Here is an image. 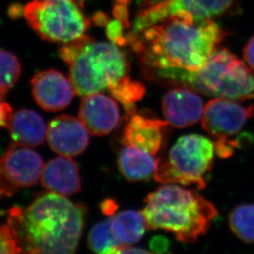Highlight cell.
Listing matches in <instances>:
<instances>
[{
  "label": "cell",
  "mask_w": 254,
  "mask_h": 254,
  "mask_svg": "<svg viewBox=\"0 0 254 254\" xmlns=\"http://www.w3.org/2000/svg\"><path fill=\"white\" fill-rule=\"evenodd\" d=\"M12 114V107L5 102V96L0 94V127L7 128Z\"/></svg>",
  "instance_id": "484cf974"
},
{
  "label": "cell",
  "mask_w": 254,
  "mask_h": 254,
  "mask_svg": "<svg viewBox=\"0 0 254 254\" xmlns=\"http://www.w3.org/2000/svg\"><path fill=\"white\" fill-rule=\"evenodd\" d=\"M123 23L118 20H114L108 23L107 33L108 38L113 42V44L123 46L127 43V38L123 35Z\"/></svg>",
  "instance_id": "d4e9b609"
},
{
  "label": "cell",
  "mask_w": 254,
  "mask_h": 254,
  "mask_svg": "<svg viewBox=\"0 0 254 254\" xmlns=\"http://www.w3.org/2000/svg\"><path fill=\"white\" fill-rule=\"evenodd\" d=\"M22 74V64L13 53L0 49V94L6 96Z\"/></svg>",
  "instance_id": "603a6c76"
},
{
  "label": "cell",
  "mask_w": 254,
  "mask_h": 254,
  "mask_svg": "<svg viewBox=\"0 0 254 254\" xmlns=\"http://www.w3.org/2000/svg\"><path fill=\"white\" fill-rule=\"evenodd\" d=\"M78 118L89 134L103 136L110 134L120 123V111L114 99L102 93L83 97Z\"/></svg>",
  "instance_id": "4fadbf2b"
},
{
  "label": "cell",
  "mask_w": 254,
  "mask_h": 254,
  "mask_svg": "<svg viewBox=\"0 0 254 254\" xmlns=\"http://www.w3.org/2000/svg\"><path fill=\"white\" fill-rule=\"evenodd\" d=\"M112 254H159L156 253L149 252L148 250L139 248L132 247L130 245L128 246H122L115 252Z\"/></svg>",
  "instance_id": "f1b7e54d"
},
{
  "label": "cell",
  "mask_w": 254,
  "mask_h": 254,
  "mask_svg": "<svg viewBox=\"0 0 254 254\" xmlns=\"http://www.w3.org/2000/svg\"><path fill=\"white\" fill-rule=\"evenodd\" d=\"M169 124L167 121L134 114L123 130V144L156 155L161 149Z\"/></svg>",
  "instance_id": "9a60e30c"
},
{
  "label": "cell",
  "mask_w": 254,
  "mask_h": 254,
  "mask_svg": "<svg viewBox=\"0 0 254 254\" xmlns=\"http://www.w3.org/2000/svg\"><path fill=\"white\" fill-rule=\"evenodd\" d=\"M0 254H20L17 243L7 225H0Z\"/></svg>",
  "instance_id": "cb8c5ba5"
},
{
  "label": "cell",
  "mask_w": 254,
  "mask_h": 254,
  "mask_svg": "<svg viewBox=\"0 0 254 254\" xmlns=\"http://www.w3.org/2000/svg\"><path fill=\"white\" fill-rule=\"evenodd\" d=\"M225 37L212 19L197 20L177 13L144 30L130 40L134 51L149 68L196 71Z\"/></svg>",
  "instance_id": "7a4b0ae2"
},
{
  "label": "cell",
  "mask_w": 254,
  "mask_h": 254,
  "mask_svg": "<svg viewBox=\"0 0 254 254\" xmlns=\"http://www.w3.org/2000/svg\"><path fill=\"white\" fill-rule=\"evenodd\" d=\"M144 201L142 213L148 229L172 233L177 240L186 244L205 235L219 215L210 200L178 184H164Z\"/></svg>",
  "instance_id": "3957f363"
},
{
  "label": "cell",
  "mask_w": 254,
  "mask_h": 254,
  "mask_svg": "<svg viewBox=\"0 0 254 254\" xmlns=\"http://www.w3.org/2000/svg\"><path fill=\"white\" fill-rule=\"evenodd\" d=\"M215 144L200 134L184 135L178 139L166 160L159 159L154 178L164 184L194 186L199 190L206 187L205 174L211 170Z\"/></svg>",
  "instance_id": "8992f818"
},
{
  "label": "cell",
  "mask_w": 254,
  "mask_h": 254,
  "mask_svg": "<svg viewBox=\"0 0 254 254\" xmlns=\"http://www.w3.org/2000/svg\"><path fill=\"white\" fill-rule=\"evenodd\" d=\"M60 57L68 65L69 79L81 97L110 89L127 77L128 63L113 43L83 36L62 45Z\"/></svg>",
  "instance_id": "277c9868"
},
{
  "label": "cell",
  "mask_w": 254,
  "mask_h": 254,
  "mask_svg": "<svg viewBox=\"0 0 254 254\" xmlns=\"http://www.w3.org/2000/svg\"><path fill=\"white\" fill-rule=\"evenodd\" d=\"M44 167L37 152L12 144L0 157V199L39 181Z\"/></svg>",
  "instance_id": "9c48e42d"
},
{
  "label": "cell",
  "mask_w": 254,
  "mask_h": 254,
  "mask_svg": "<svg viewBox=\"0 0 254 254\" xmlns=\"http://www.w3.org/2000/svg\"><path fill=\"white\" fill-rule=\"evenodd\" d=\"M108 219L113 235L122 246L139 242L148 229L143 213L138 210H123Z\"/></svg>",
  "instance_id": "d6986e66"
},
{
  "label": "cell",
  "mask_w": 254,
  "mask_h": 254,
  "mask_svg": "<svg viewBox=\"0 0 254 254\" xmlns=\"http://www.w3.org/2000/svg\"><path fill=\"white\" fill-rule=\"evenodd\" d=\"M40 180L45 189L65 197L80 192L82 187L78 165L70 157L62 155L45 164Z\"/></svg>",
  "instance_id": "2e32d148"
},
{
  "label": "cell",
  "mask_w": 254,
  "mask_h": 254,
  "mask_svg": "<svg viewBox=\"0 0 254 254\" xmlns=\"http://www.w3.org/2000/svg\"><path fill=\"white\" fill-rule=\"evenodd\" d=\"M118 207H119V205H118V201L113 198L105 199V200L102 201L100 205L102 213L103 215L109 218L115 215Z\"/></svg>",
  "instance_id": "4316f807"
},
{
  "label": "cell",
  "mask_w": 254,
  "mask_h": 254,
  "mask_svg": "<svg viewBox=\"0 0 254 254\" xmlns=\"http://www.w3.org/2000/svg\"><path fill=\"white\" fill-rule=\"evenodd\" d=\"M23 16L42 40L62 44L84 36L91 23L79 0H32Z\"/></svg>",
  "instance_id": "52a82bcc"
},
{
  "label": "cell",
  "mask_w": 254,
  "mask_h": 254,
  "mask_svg": "<svg viewBox=\"0 0 254 254\" xmlns=\"http://www.w3.org/2000/svg\"><path fill=\"white\" fill-rule=\"evenodd\" d=\"M31 85L36 103L47 112H59L67 108L76 93L70 79L56 69L36 73Z\"/></svg>",
  "instance_id": "8fae6325"
},
{
  "label": "cell",
  "mask_w": 254,
  "mask_h": 254,
  "mask_svg": "<svg viewBox=\"0 0 254 254\" xmlns=\"http://www.w3.org/2000/svg\"><path fill=\"white\" fill-rule=\"evenodd\" d=\"M159 162L155 155L129 145H126L121 150L118 159L121 174L130 182L150 179L155 174Z\"/></svg>",
  "instance_id": "ac0fdd59"
},
{
  "label": "cell",
  "mask_w": 254,
  "mask_h": 254,
  "mask_svg": "<svg viewBox=\"0 0 254 254\" xmlns=\"http://www.w3.org/2000/svg\"><path fill=\"white\" fill-rule=\"evenodd\" d=\"M228 222L236 237L247 244L254 243V204H241L233 208Z\"/></svg>",
  "instance_id": "ffe728a7"
},
{
  "label": "cell",
  "mask_w": 254,
  "mask_h": 254,
  "mask_svg": "<svg viewBox=\"0 0 254 254\" xmlns=\"http://www.w3.org/2000/svg\"><path fill=\"white\" fill-rule=\"evenodd\" d=\"M7 128L12 143L19 146H39L47 139V128L44 119L29 109H21L13 113Z\"/></svg>",
  "instance_id": "e0dca14e"
},
{
  "label": "cell",
  "mask_w": 254,
  "mask_h": 254,
  "mask_svg": "<svg viewBox=\"0 0 254 254\" xmlns=\"http://www.w3.org/2000/svg\"><path fill=\"white\" fill-rule=\"evenodd\" d=\"M24 14V7H22V5L14 3L9 7L8 10V15L12 18H18L22 15Z\"/></svg>",
  "instance_id": "f546056e"
},
{
  "label": "cell",
  "mask_w": 254,
  "mask_h": 254,
  "mask_svg": "<svg viewBox=\"0 0 254 254\" xmlns=\"http://www.w3.org/2000/svg\"><path fill=\"white\" fill-rule=\"evenodd\" d=\"M88 210L50 191L31 205L7 212V224L20 254H76Z\"/></svg>",
  "instance_id": "6da1fadb"
},
{
  "label": "cell",
  "mask_w": 254,
  "mask_h": 254,
  "mask_svg": "<svg viewBox=\"0 0 254 254\" xmlns=\"http://www.w3.org/2000/svg\"><path fill=\"white\" fill-rule=\"evenodd\" d=\"M254 115V104L244 106L235 100L216 98L208 102L202 116V127L220 140L234 136Z\"/></svg>",
  "instance_id": "30bf717a"
},
{
  "label": "cell",
  "mask_w": 254,
  "mask_h": 254,
  "mask_svg": "<svg viewBox=\"0 0 254 254\" xmlns=\"http://www.w3.org/2000/svg\"><path fill=\"white\" fill-rule=\"evenodd\" d=\"M204 103L200 96L190 88H176L165 94L162 110L167 122L178 128H185L202 118Z\"/></svg>",
  "instance_id": "5bb4252c"
},
{
  "label": "cell",
  "mask_w": 254,
  "mask_h": 254,
  "mask_svg": "<svg viewBox=\"0 0 254 254\" xmlns=\"http://www.w3.org/2000/svg\"><path fill=\"white\" fill-rule=\"evenodd\" d=\"M243 57L245 63L254 70V36L250 38L244 48Z\"/></svg>",
  "instance_id": "83f0119b"
},
{
  "label": "cell",
  "mask_w": 254,
  "mask_h": 254,
  "mask_svg": "<svg viewBox=\"0 0 254 254\" xmlns=\"http://www.w3.org/2000/svg\"><path fill=\"white\" fill-rule=\"evenodd\" d=\"M47 139L50 148L59 155L77 156L88 148L89 132L79 119L61 115L49 123Z\"/></svg>",
  "instance_id": "7c38bea8"
},
{
  "label": "cell",
  "mask_w": 254,
  "mask_h": 254,
  "mask_svg": "<svg viewBox=\"0 0 254 254\" xmlns=\"http://www.w3.org/2000/svg\"><path fill=\"white\" fill-rule=\"evenodd\" d=\"M88 245L95 254H112L122 247L113 235L109 220L93 225L88 234Z\"/></svg>",
  "instance_id": "44dd1931"
},
{
  "label": "cell",
  "mask_w": 254,
  "mask_h": 254,
  "mask_svg": "<svg viewBox=\"0 0 254 254\" xmlns=\"http://www.w3.org/2000/svg\"><path fill=\"white\" fill-rule=\"evenodd\" d=\"M109 91L113 98L123 104L126 112L130 116L135 114L134 103L140 100L145 93V88L142 83L131 80L127 76L111 88Z\"/></svg>",
  "instance_id": "7402d4cb"
},
{
  "label": "cell",
  "mask_w": 254,
  "mask_h": 254,
  "mask_svg": "<svg viewBox=\"0 0 254 254\" xmlns=\"http://www.w3.org/2000/svg\"><path fill=\"white\" fill-rule=\"evenodd\" d=\"M164 80L190 88L205 95L230 100L254 97V70L225 48H217L196 71L182 68L157 69Z\"/></svg>",
  "instance_id": "5b68a950"
},
{
  "label": "cell",
  "mask_w": 254,
  "mask_h": 254,
  "mask_svg": "<svg viewBox=\"0 0 254 254\" xmlns=\"http://www.w3.org/2000/svg\"><path fill=\"white\" fill-rule=\"evenodd\" d=\"M235 0H163L144 7L137 15L129 37H136L172 15L185 13L195 19H212L231 8Z\"/></svg>",
  "instance_id": "ba28073f"
}]
</instances>
